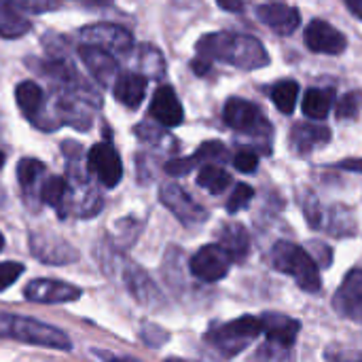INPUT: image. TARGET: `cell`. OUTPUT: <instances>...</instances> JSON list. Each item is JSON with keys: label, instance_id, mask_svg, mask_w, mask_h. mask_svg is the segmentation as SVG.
<instances>
[{"label": "cell", "instance_id": "cell-31", "mask_svg": "<svg viewBox=\"0 0 362 362\" xmlns=\"http://www.w3.org/2000/svg\"><path fill=\"white\" fill-rule=\"evenodd\" d=\"M138 64L144 76H153V78H161L165 74V59L163 53L153 47V45H142L138 49Z\"/></svg>", "mask_w": 362, "mask_h": 362}, {"label": "cell", "instance_id": "cell-18", "mask_svg": "<svg viewBox=\"0 0 362 362\" xmlns=\"http://www.w3.org/2000/svg\"><path fill=\"white\" fill-rule=\"evenodd\" d=\"M257 17L261 23H265L274 34L278 36H288L293 34L299 23H301V13L297 6L288 2H267L257 6Z\"/></svg>", "mask_w": 362, "mask_h": 362}, {"label": "cell", "instance_id": "cell-12", "mask_svg": "<svg viewBox=\"0 0 362 362\" xmlns=\"http://www.w3.org/2000/svg\"><path fill=\"white\" fill-rule=\"evenodd\" d=\"M15 100H17L23 117L30 123H34L40 129H57V123L53 121L51 112L45 108L47 95L34 81H21L15 87Z\"/></svg>", "mask_w": 362, "mask_h": 362}, {"label": "cell", "instance_id": "cell-6", "mask_svg": "<svg viewBox=\"0 0 362 362\" xmlns=\"http://www.w3.org/2000/svg\"><path fill=\"white\" fill-rule=\"evenodd\" d=\"M223 119L231 129H235L244 136L263 140L269 146L274 127L255 102L244 100V98H229L223 108Z\"/></svg>", "mask_w": 362, "mask_h": 362}, {"label": "cell", "instance_id": "cell-41", "mask_svg": "<svg viewBox=\"0 0 362 362\" xmlns=\"http://www.w3.org/2000/svg\"><path fill=\"white\" fill-rule=\"evenodd\" d=\"M216 2L223 11H229V13H242L244 11L242 0H216Z\"/></svg>", "mask_w": 362, "mask_h": 362}, {"label": "cell", "instance_id": "cell-32", "mask_svg": "<svg viewBox=\"0 0 362 362\" xmlns=\"http://www.w3.org/2000/svg\"><path fill=\"white\" fill-rule=\"evenodd\" d=\"M136 134H138L144 142H148V144L163 146V148H168V151H176V148H178V144H176V140H174L172 136H168L165 132H161V129H157V127H153V125H148V123H144V121L136 127Z\"/></svg>", "mask_w": 362, "mask_h": 362}, {"label": "cell", "instance_id": "cell-4", "mask_svg": "<svg viewBox=\"0 0 362 362\" xmlns=\"http://www.w3.org/2000/svg\"><path fill=\"white\" fill-rule=\"evenodd\" d=\"M263 335V320L257 316H240L231 322L216 325L206 333V344L221 356H238L255 339Z\"/></svg>", "mask_w": 362, "mask_h": 362}, {"label": "cell", "instance_id": "cell-15", "mask_svg": "<svg viewBox=\"0 0 362 362\" xmlns=\"http://www.w3.org/2000/svg\"><path fill=\"white\" fill-rule=\"evenodd\" d=\"M23 295L28 301L32 303H47V305H55V303H70L76 301L83 291L74 284L68 282H59V280H32L25 288Z\"/></svg>", "mask_w": 362, "mask_h": 362}, {"label": "cell", "instance_id": "cell-29", "mask_svg": "<svg viewBox=\"0 0 362 362\" xmlns=\"http://www.w3.org/2000/svg\"><path fill=\"white\" fill-rule=\"evenodd\" d=\"M197 185L206 191H210L212 195H221L229 189L231 185V176L221 168V165H214V163H206L199 174H197Z\"/></svg>", "mask_w": 362, "mask_h": 362}, {"label": "cell", "instance_id": "cell-22", "mask_svg": "<svg viewBox=\"0 0 362 362\" xmlns=\"http://www.w3.org/2000/svg\"><path fill=\"white\" fill-rule=\"evenodd\" d=\"M151 117L163 127H176L185 121L182 104L170 85H161L151 100Z\"/></svg>", "mask_w": 362, "mask_h": 362}, {"label": "cell", "instance_id": "cell-44", "mask_svg": "<svg viewBox=\"0 0 362 362\" xmlns=\"http://www.w3.org/2000/svg\"><path fill=\"white\" fill-rule=\"evenodd\" d=\"M4 248V238H2V233H0V250Z\"/></svg>", "mask_w": 362, "mask_h": 362}, {"label": "cell", "instance_id": "cell-26", "mask_svg": "<svg viewBox=\"0 0 362 362\" xmlns=\"http://www.w3.org/2000/svg\"><path fill=\"white\" fill-rule=\"evenodd\" d=\"M218 244L229 252L233 263H242L250 255V235L240 223L223 225V229L218 231Z\"/></svg>", "mask_w": 362, "mask_h": 362}, {"label": "cell", "instance_id": "cell-35", "mask_svg": "<svg viewBox=\"0 0 362 362\" xmlns=\"http://www.w3.org/2000/svg\"><path fill=\"white\" fill-rule=\"evenodd\" d=\"M62 2H64V0H28V6H30L32 13H47V11L59 8ZM74 2H81V4H85V6H95V8H100V6L112 4L115 0H74Z\"/></svg>", "mask_w": 362, "mask_h": 362}, {"label": "cell", "instance_id": "cell-38", "mask_svg": "<svg viewBox=\"0 0 362 362\" xmlns=\"http://www.w3.org/2000/svg\"><path fill=\"white\" fill-rule=\"evenodd\" d=\"M21 274H23L21 263H15V261L0 263V291H6L8 286H13Z\"/></svg>", "mask_w": 362, "mask_h": 362}, {"label": "cell", "instance_id": "cell-1", "mask_svg": "<svg viewBox=\"0 0 362 362\" xmlns=\"http://www.w3.org/2000/svg\"><path fill=\"white\" fill-rule=\"evenodd\" d=\"M195 49L197 55L208 62L229 64L240 70H259L269 66V53L265 45L250 34L210 32L197 40Z\"/></svg>", "mask_w": 362, "mask_h": 362}, {"label": "cell", "instance_id": "cell-40", "mask_svg": "<svg viewBox=\"0 0 362 362\" xmlns=\"http://www.w3.org/2000/svg\"><path fill=\"white\" fill-rule=\"evenodd\" d=\"M333 168H337V170H348V172H358L362 174V159H344V161H337Z\"/></svg>", "mask_w": 362, "mask_h": 362}, {"label": "cell", "instance_id": "cell-10", "mask_svg": "<svg viewBox=\"0 0 362 362\" xmlns=\"http://www.w3.org/2000/svg\"><path fill=\"white\" fill-rule=\"evenodd\" d=\"M87 172L93 174L106 189H115L123 178V163L110 142H98L87 153Z\"/></svg>", "mask_w": 362, "mask_h": 362}, {"label": "cell", "instance_id": "cell-16", "mask_svg": "<svg viewBox=\"0 0 362 362\" xmlns=\"http://www.w3.org/2000/svg\"><path fill=\"white\" fill-rule=\"evenodd\" d=\"M263 320V333H265V341L267 348H276V350H291L299 337L301 331V322L278 314V312H265L261 316Z\"/></svg>", "mask_w": 362, "mask_h": 362}, {"label": "cell", "instance_id": "cell-14", "mask_svg": "<svg viewBox=\"0 0 362 362\" xmlns=\"http://www.w3.org/2000/svg\"><path fill=\"white\" fill-rule=\"evenodd\" d=\"M305 45L314 53L341 55L348 49V38L325 19H312L305 28Z\"/></svg>", "mask_w": 362, "mask_h": 362}, {"label": "cell", "instance_id": "cell-8", "mask_svg": "<svg viewBox=\"0 0 362 362\" xmlns=\"http://www.w3.org/2000/svg\"><path fill=\"white\" fill-rule=\"evenodd\" d=\"M159 199L185 227H197L210 218L208 210L197 204L178 182H163L159 189Z\"/></svg>", "mask_w": 362, "mask_h": 362}, {"label": "cell", "instance_id": "cell-21", "mask_svg": "<svg viewBox=\"0 0 362 362\" xmlns=\"http://www.w3.org/2000/svg\"><path fill=\"white\" fill-rule=\"evenodd\" d=\"M30 6L28 0H0V36L19 38L30 32Z\"/></svg>", "mask_w": 362, "mask_h": 362}, {"label": "cell", "instance_id": "cell-2", "mask_svg": "<svg viewBox=\"0 0 362 362\" xmlns=\"http://www.w3.org/2000/svg\"><path fill=\"white\" fill-rule=\"evenodd\" d=\"M272 265L280 274L291 276L297 282V286L305 293H318L322 288L316 259L299 244L284 240L276 242L272 248Z\"/></svg>", "mask_w": 362, "mask_h": 362}, {"label": "cell", "instance_id": "cell-11", "mask_svg": "<svg viewBox=\"0 0 362 362\" xmlns=\"http://www.w3.org/2000/svg\"><path fill=\"white\" fill-rule=\"evenodd\" d=\"M231 263L233 259L221 244H208L193 255L189 269L202 282H221L229 274Z\"/></svg>", "mask_w": 362, "mask_h": 362}, {"label": "cell", "instance_id": "cell-24", "mask_svg": "<svg viewBox=\"0 0 362 362\" xmlns=\"http://www.w3.org/2000/svg\"><path fill=\"white\" fill-rule=\"evenodd\" d=\"M146 85H148V76L140 72H123L112 83L115 98L127 108H138L146 95Z\"/></svg>", "mask_w": 362, "mask_h": 362}, {"label": "cell", "instance_id": "cell-5", "mask_svg": "<svg viewBox=\"0 0 362 362\" xmlns=\"http://www.w3.org/2000/svg\"><path fill=\"white\" fill-rule=\"evenodd\" d=\"M301 208H303V214L312 229L327 231L329 235H335V238H348V235L356 233V223L352 218V212L346 210L344 206L327 208L320 204V199L314 193L303 191Z\"/></svg>", "mask_w": 362, "mask_h": 362}, {"label": "cell", "instance_id": "cell-17", "mask_svg": "<svg viewBox=\"0 0 362 362\" xmlns=\"http://www.w3.org/2000/svg\"><path fill=\"white\" fill-rule=\"evenodd\" d=\"M123 282L129 291V295L144 308H151V310H157L163 305V297L159 293V288L155 286V282L151 280V276L140 267V265H134V263H125L123 267Z\"/></svg>", "mask_w": 362, "mask_h": 362}, {"label": "cell", "instance_id": "cell-13", "mask_svg": "<svg viewBox=\"0 0 362 362\" xmlns=\"http://www.w3.org/2000/svg\"><path fill=\"white\" fill-rule=\"evenodd\" d=\"M333 308L341 318L362 325V269H352L339 284Z\"/></svg>", "mask_w": 362, "mask_h": 362}, {"label": "cell", "instance_id": "cell-37", "mask_svg": "<svg viewBox=\"0 0 362 362\" xmlns=\"http://www.w3.org/2000/svg\"><path fill=\"white\" fill-rule=\"evenodd\" d=\"M233 165H235V170H240L244 174H252L259 168V155L255 151H250V148H242V151L235 153Z\"/></svg>", "mask_w": 362, "mask_h": 362}, {"label": "cell", "instance_id": "cell-20", "mask_svg": "<svg viewBox=\"0 0 362 362\" xmlns=\"http://www.w3.org/2000/svg\"><path fill=\"white\" fill-rule=\"evenodd\" d=\"M229 157V151L223 142L218 140H208L204 142L191 157H185V159H170L163 170L170 174V176H187L195 165L204 163V161H227Z\"/></svg>", "mask_w": 362, "mask_h": 362}, {"label": "cell", "instance_id": "cell-33", "mask_svg": "<svg viewBox=\"0 0 362 362\" xmlns=\"http://www.w3.org/2000/svg\"><path fill=\"white\" fill-rule=\"evenodd\" d=\"M362 108V91L354 89V91H348L339 102H337V108H335V115L339 121H352L358 117Z\"/></svg>", "mask_w": 362, "mask_h": 362}, {"label": "cell", "instance_id": "cell-28", "mask_svg": "<svg viewBox=\"0 0 362 362\" xmlns=\"http://www.w3.org/2000/svg\"><path fill=\"white\" fill-rule=\"evenodd\" d=\"M272 102L276 104V108L284 115H293L295 106H297V98H299V83L297 81H278L272 91H269Z\"/></svg>", "mask_w": 362, "mask_h": 362}, {"label": "cell", "instance_id": "cell-7", "mask_svg": "<svg viewBox=\"0 0 362 362\" xmlns=\"http://www.w3.org/2000/svg\"><path fill=\"white\" fill-rule=\"evenodd\" d=\"M78 38L85 45H95L112 55L127 57L134 51V36L127 28L117 23H93L78 30Z\"/></svg>", "mask_w": 362, "mask_h": 362}, {"label": "cell", "instance_id": "cell-27", "mask_svg": "<svg viewBox=\"0 0 362 362\" xmlns=\"http://www.w3.org/2000/svg\"><path fill=\"white\" fill-rule=\"evenodd\" d=\"M335 104V89L333 87H312L303 95V112L314 121H322L329 117Z\"/></svg>", "mask_w": 362, "mask_h": 362}, {"label": "cell", "instance_id": "cell-9", "mask_svg": "<svg viewBox=\"0 0 362 362\" xmlns=\"http://www.w3.org/2000/svg\"><path fill=\"white\" fill-rule=\"evenodd\" d=\"M30 252L45 265H70L78 261V250L64 238L49 231L30 233Z\"/></svg>", "mask_w": 362, "mask_h": 362}, {"label": "cell", "instance_id": "cell-23", "mask_svg": "<svg viewBox=\"0 0 362 362\" xmlns=\"http://www.w3.org/2000/svg\"><path fill=\"white\" fill-rule=\"evenodd\" d=\"M333 138V132L327 125L316 123H295L291 129V146L299 155H310L322 146H327Z\"/></svg>", "mask_w": 362, "mask_h": 362}, {"label": "cell", "instance_id": "cell-36", "mask_svg": "<svg viewBox=\"0 0 362 362\" xmlns=\"http://www.w3.org/2000/svg\"><path fill=\"white\" fill-rule=\"evenodd\" d=\"M117 231H119V238L115 240V244L119 246H132L136 240H138V233H140V223L134 218V216H127V218H121L117 223Z\"/></svg>", "mask_w": 362, "mask_h": 362}, {"label": "cell", "instance_id": "cell-25", "mask_svg": "<svg viewBox=\"0 0 362 362\" xmlns=\"http://www.w3.org/2000/svg\"><path fill=\"white\" fill-rule=\"evenodd\" d=\"M40 202L55 208L57 214L62 218H66V214L72 208V189L68 178L64 176H49L42 187H40Z\"/></svg>", "mask_w": 362, "mask_h": 362}, {"label": "cell", "instance_id": "cell-42", "mask_svg": "<svg viewBox=\"0 0 362 362\" xmlns=\"http://www.w3.org/2000/svg\"><path fill=\"white\" fill-rule=\"evenodd\" d=\"M346 2V6L350 8V13L354 15V17H358L362 21V0H344Z\"/></svg>", "mask_w": 362, "mask_h": 362}, {"label": "cell", "instance_id": "cell-39", "mask_svg": "<svg viewBox=\"0 0 362 362\" xmlns=\"http://www.w3.org/2000/svg\"><path fill=\"white\" fill-rule=\"evenodd\" d=\"M142 339L151 346V348H161V344H165L170 339V335L165 331H161L159 327H151V325H144L142 329Z\"/></svg>", "mask_w": 362, "mask_h": 362}, {"label": "cell", "instance_id": "cell-34", "mask_svg": "<svg viewBox=\"0 0 362 362\" xmlns=\"http://www.w3.org/2000/svg\"><path fill=\"white\" fill-rule=\"evenodd\" d=\"M252 199H255V189L250 185H246V182H240V185H235L233 193L227 199V212L235 214V212L244 210Z\"/></svg>", "mask_w": 362, "mask_h": 362}, {"label": "cell", "instance_id": "cell-43", "mask_svg": "<svg viewBox=\"0 0 362 362\" xmlns=\"http://www.w3.org/2000/svg\"><path fill=\"white\" fill-rule=\"evenodd\" d=\"M2 168H4V153L0 151V170H2Z\"/></svg>", "mask_w": 362, "mask_h": 362}, {"label": "cell", "instance_id": "cell-19", "mask_svg": "<svg viewBox=\"0 0 362 362\" xmlns=\"http://www.w3.org/2000/svg\"><path fill=\"white\" fill-rule=\"evenodd\" d=\"M78 57L85 64V68L91 72V76L102 87H110L115 83V78L119 76V62H117V57H112V53H108V51H104V49H100L95 45L81 42Z\"/></svg>", "mask_w": 362, "mask_h": 362}, {"label": "cell", "instance_id": "cell-30", "mask_svg": "<svg viewBox=\"0 0 362 362\" xmlns=\"http://www.w3.org/2000/svg\"><path fill=\"white\" fill-rule=\"evenodd\" d=\"M42 174H45V163L38 161V159H34V157H23V159L17 163V180H19V185H21V189H23L25 199H28L30 195H34L32 189L36 187V182H38V178H40Z\"/></svg>", "mask_w": 362, "mask_h": 362}, {"label": "cell", "instance_id": "cell-3", "mask_svg": "<svg viewBox=\"0 0 362 362\" xmlns=\"http://www.w3.org/2000/svg\"><path fill=\"white\" fill-rule=\"evenodd\" d=\"M0 337L6 339H17L30 346L38 348H49V350H59V352H70L72 341L66 333L59 329L45 325L34 318L25 316H13V314H0Z\"/></svg>", "mask_w": 362, "mask_h": 362}]
</instances>
